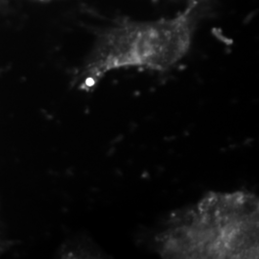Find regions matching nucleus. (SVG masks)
<instances>
[{
    "label": "nucleus",
    "instance_id": "obj_1",
    "mask_svg": "<svg viewBox=\"0 0 259 259\" xmlns=\"http://www.w3.org/2000/svg\"><path fill=\"white\" fill-rule=\"evenodd\" d=\"M258 209L252 193L209 192L171 217L157 251L165 258H257Z\"/></svg>",
    "mask_w": 259,
    "mask_h": 259
},
{
    "label": "nucleus",
    "instance_id": "obj_2",
    "mask_svg": "<svg viewBox=\"0 0 259 259\" xmlns=\"http://www.w3.org/2000/svg\"><path fill=\"white\" fill-rule=\"evenodd\" d=\"M202 9L188 5L174 18L152 21L116 19L97 37L84 68L87 84L94 85L107 73L121 68L169 70L188 53Z\"/></svg>",
    "mask_w": 259,
    "mask_h": 259
},
{
    "label": "nucleus",
    "instance_id": "obj_3",
    "mask_svg": "<svg viewBox=\"0 0 259 259\" xmlns=\"http://www.w3.org/2000/svg\"><path fill=\"white\" fill-rule=\"evenodd\" d=\"M207 0H189V4L188 5H197V6H204V3Z\"/></svg>",
    "mask_w": 259,
    "mask_h": 259
}]
</instances>
